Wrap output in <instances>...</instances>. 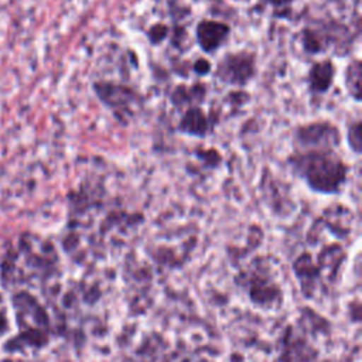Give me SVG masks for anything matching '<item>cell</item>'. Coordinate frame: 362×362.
Here are the masks:
<instances>
[{"mask_svg":"<svg viewBox=\"0 0 362 362\" xmlns=\"http://www.w3.org/2000/svg\"><path fill=\"white\" fill-rule=\"evenodd\" d=\"M288 165L311 191L318 194H339L348 181L349 167L335 148H297L288 157Z\"/></svg>","mask_w":362,"mask_h":362,"instance_id":"cell-1","label":"cell"},{"mask_svg":"<svg viewBox=\"0 0 362 362\" xmlns=\"http://www.w3.org/2000/svg\"><path fill=\"white\" fill-rule=\"evenodd\" d=\"M256 55L247 49L226 52L215 66L218 82L238 88L246 86L256 76Z\"/></svg>","mask_w":362,"mask_h":362,"instance_id":"cell-2","label":"cell"},{"mask_svg":"<svg viewBox=\"0 0 362 362\" xmlns=\"http://www.w3.org/2000/svg\"><path fill=\"white\" fill-rule=\"evenodd\" d=\"M93 92L96 93L98 99L107 109L113 110L119 119L134 115L136 109L141 103V98L136 89L113 81L102 79L93 82Z\"/></svg>","mask_w":362,"mask_h":362,"instance_id":"cell-3","label":"cell"},{"mask_svg":"<svg viewBox=\"0 0 362 362\" xmlns=\"http://www.w3.org/2000/svg\"><path fill=\"white\" fill-rule=\"evenodd\" d=\"M294 141L297 148H337L341 144V133L331 122L318 120L298 126L294 132Z\"/></svg>","mask_w":362,"mask_h":362,"instance_id":"cell-4","label":"cell"},{"mask_svg":"<svg viewBox=\"0 0 362 362\" xmlns=\"http://www.w3.org/2000/svg\"><path fill=\"white\" fill-rule=\"evenodd\" d=\"M230 35V25L221 20L202 18L195 25V41L202 52L214 54L221 49Z\"/></svg>","mask_w":362,"mask_h":362,"instance_id":"cell-5","label":"cell"},{"mask_svg":"<svg viewBox=\"0 0 362 362\" xmlns=\"http://www.w3.org/2000/svg\"><path fill=\"white\" fill-rule=\"evenodd\" d=\"M214 127L215 119L206 115L201 106H191L184 109L177 124V132L189 137L204 139L214 132Z\"/></svg>","mask_w":362,"mask_h":362,"instance_id":"cell-6","label":"cell"},{"mask_svg":"<svg viewBox=\"0 0 362 362\" xmlns=\"http://www.w3.org/2000/svg\"><path fill=\"white\" fill-rule=\"evenodd\" d=\"M335 79V65L329 58L314 62L307 74V88L314 96L327 93Z\"/></svg>","mask_w":362,"mask_h":362,"instance_id":"cell-7","label":"cell"},{"mask_svg":"<svg viewBox=\"0 0 362 362\" xmlns=\"http://www.w3.org/2000/svg\"><path fill=\"white\" fill-rule=\"evenodd\" d=\"M208 86L204 82H195L191 85L180 83L170 93V102L175 107H191L199 106L206 96Z\"/></svg>","mask_w":362,"mask_h":362,"instance_id":"cell-8","label":"cell"},{"mask_svg":"<svg viewBox=\"0 0 362 362\" xmlns=\"http://www.w3.org/2000/svg\"><path fill=\"white\" fill-rule=\"evenodd\" d=\"M361 76H362V64L356 58L351 64H348V66L345 68V76H344L346 90L355 102L361 100V85H362Z\"/></svg>","mask_w":362,"mask_h":362,"instance_id":"cell-9","label":"cell"},{"mask_svg":"<svg viewBox=\"0 0 362 362\" xmlns=\"http://www.w3.org/2000/svg\"><path fill=\"white\" fill-rule=\"evenodd\" d=\"M301 45L307 54H321L327 48L321 33L310 27L301 31Z\"/></svg>","mask_w":362,"mask_h":362,"instance_id":"cell-10","label":"cell"},{"mask_svg":"<svg viewBox=\"0 0 362 362\" xmlns=\"http://www.w3.org/2000/svg\"><path fill=\"white\" fill-rule=\"evenodd\" d=\"M170 34V28L168 25L163 24V23H156L153 25H150L148 31H147V37H148V41L153 44V45H157L160 42H163Z\"/></svg>","mask_w":362,"mask_h":362,"instance_id":"cell-11","label":"cell"},{"mask_svg":"<svg viewBox=\"0 0 362 362\" xmlns=\"http://www.w3.org/2000/svg\"><path fill=\"white\" fill-rule=\"evenodd\" d=\"M361 143H362V139H361V122L356 120L348 129V144H349L351 150L355 154H359L361 153Z\"/></svg>","mask_w":362,"mask_h":362,"instance_id":"cell-12","label":"cell"},{"mask_svg":"<svg viewBox=\"0 0 362 362\" xmlns=\"http://www.w3.org/2000/svg\"><path fill=\"white\" fill-rule=\"evenodd\" d=\"M197 154V157L201 160V161H205L206 164H209V165H216L221 160H222V157H221V154L216 151V150H204V151H197L195 153Z\"/></svg>","mask_w":362,"mask_h":362,"instance_id":"cell-13","label":"cell"},{"mask_svg":"<svg viewBox=\"0 0 362 362\" xmlns=\"http://www.w3.org/2000/svg\"><path fill=\"white\" fill-rule=\"evenodd\" d=\"M192 69L197 75L205 76V75H209V72L212 71V64L206 58H198V59H195Z\"/></svg>","mask_w":362,"mask_h":362,"instance_id":"cell-14","label":"cell"},{"mask_svg":"<svg viewBox=\"0 0 362 362\" xmlns=\"http://www.w3.org/2000/svg\"><path fill=\"white\" fill-rule=\"evenodd\" d=\"M266 6H272L274 8H286L291 6L296 0H260Z\"/></svg>","mask_w":362,"mask_h":362,"instance_id":"cell-15","label":"cell"}]
</instances>
